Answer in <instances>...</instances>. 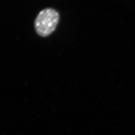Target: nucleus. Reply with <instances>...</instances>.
Here are the masks:
<instances>
[{"mask_svg":"<svg viewBox=\"0 0 135 135\" xmlns=\"http://www.w3.org/2000/svg\"><path fill=\"white\" fill-rule=\"evenodd\" d=\"M60 20V15L56 10L46 8L42 10L34 22L35 29L37 34L47 37L56 29Z\"/></svg>","mask_w":135,"mask_h":135,"instance_id":"nucleus-1","label":"nucleus"}]
</instances>
